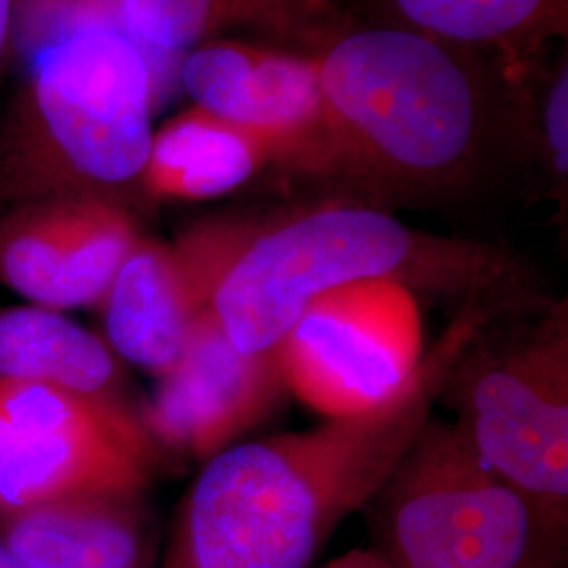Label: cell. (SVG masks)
<instances>
[{
	"instance_id": "obj_1",
	"label": "cell",
	"mask_w": 568,
	"mask_h": 568,
	"mask_svg": "<svg viewBox=\"0 0 568 568\" xmlns=\"http://www.w3.org/2000/svg\"><path fill=\"white\" fill-rule=\"evenodd\" d=\"M499 314L462 305L386 403L209 459L175 511L161 568L312 567L333 530L384 488L455 366Z\"/></svg>"
},
{
	"instance_id": "obj_2",
	"label": "cell",
	"mask_w": 568,
	"mask_h": 568,
	"mask_svg": "<svg viewBox=\"0 0 568 568\" xmlns=\"http://www.w3.org/2000/svg\"><path fill=\"white\" fill-rule=\"evenodd\" d=\"M175 244L243 354L276 352L314 297L363 281L508 314L530 305L508 253L427 234L373 204L328 201L267 224L204 222Z\"/></svg>"
},
{
	"instance_id": "obj_3",
	"label": "cell",
	"mask_w": 568,
	"mask_h": 568,
	"mask_svg": "<svg viewBox=\"0 0 568 568\" xmlns=\"http://www.w3.org/2000/svg\"><path fill=\"white\" fill-rule=\"evenodd\" d=\"M314 58L323 119L291 173L387 211L476 180L493 133L476 53L379 21L345 23Z\"/></svg>"
},
{
	"instance_id": "obj_4",
	"label": "cell",
	"mask_w": 568,
	"mask_h": 568,
	"mask_svg": "<svg viewBox=\"0 0 568 568\" xmlns=\"http://www.w3.org/2000/svg\"><path fill=\"white\" fill-rule=\"evenodd\" d=\"M140 42L87 21L42 44L0 121V213L55 196L138 209L152 145Z\"/></svg>"
},
{
	"instance_id": "obj_5",
	"label": "cell",
	"mask_w": 568,
	"mask_h": 568,
	"mask_svg": "<svg viewBox=\"0 0 568 568\" xmlns=\"http://www.w3.org/2000/svg\"><path fill=\"white\" fill-rule=\"evenodd\" d=\"M366 508L392 568L565 565L567 535L476 455L457 424L429 419Z\"/></svg>"
},
{
	"instance_id": "obj_6",
	"label": "cell",
	"mask_w": 568,
	"mask_h": 568,
	"mask_svg": "<svg viewBox=\"0 0 568 568\" xmlns=\"http://www.w3.org/2000/svg\"><path fill=\"white\" fill-rule=\"evenodd\" d=\"M447 389L467 443L549 527L568 530V307H548L509 335L493 323L455 366Z\"/></svg>"
},
{
	"instance_id": "obj_7",
	"label": "cell",
	"mask_w": 568,
	"mask_h": 568,
	"mask_svg": "<svg viewBox=\"0 0 568 568\" xmlns=\"http://www.w3.org/2000/svg\"><path fill=\"white\" fill-rule=\"evenodd\" d=\"M424 354L415 293L394 281L345 284L314 297L278 347L286 389L326 419L386 403Z\"/></svg>"
},
{
	"instance_id": "obj_8",
	"label": "cell",
	"mask_w": 568,
	"mask_h": 568,
	"mask_svg": "<svg viewBox=\"0 0 568 568\" xmlns=\"http://www.w3.org/2000/svg\"><path fill=\"white\" fill-rule=\"evenodd\" d=\"M284 389L278 349L243 354L204 307L182 356L142 406V424L154 448L206 464L267 417Z\"/></svg>"
},
{
	"instance_id": "obj_9",
	"label": "cell",
	"mask_w": 568,
	"mask_h": 568,
	"mask_svg": "<svg viewBox=\"0 0 568 568\" xmlns=\"http://www.w3.org/2000/svg\"><path fill=\"white\" fill-rule=\"evenodd\" d=\"M142 236L138 213L95 196H55L0 213V284L28 304L98 307Z\"/></svg>"
},
{
	"instance_id": "obj_10",
	"label": "cell",
	"mask_w": 568,
	"mask_h": 568,
	"mask_svg": "<svg viewBox=\"0 0 568 568\" xmlns=\"http://www.w3.org/2000/svg\"><path fill=\"white\" fill-rule=\"evenodd\" d=\"M180 79L196 108L262 140L286 171L318 133L323 98L314 55L215 39L185 53Z\"/></svg>"
},
{
	"instance_id": "obj_11",
	"label": "cell",
	"mask_w": 568,
	"mask_h": 568,
	"mask_svg": "<svg viewBox=\"0 0 568 568\" xmlns=\"http://www.w3.org/2000/svg\"><path fill=\"white\" fill-rule=\"evenodd\" d=\"M0 539L32 568H154L159 528L143 490L77 493L0 514Z\"/></svg>"
},
{
	"instance_id": "obj_12",
	"label": "cell",
	"mask_w": 568,
	"mask_h": 568,
	"mask_svg": "<svg viewBox=\"0 0 568 568\" xmlns=\"http://www.w3.org/2000/svg\"><path fill=\"white\" fill-rule=\"evenodd\" d=\"M105 342L114 354L163 377L206 304L203 286L175 243L140 236L119 265L102 302Z\"/></svg>"
},
{
	"instance_id": "obj_13",
	"label": "cell",
	"mask_w": 568,
	"mask_h": 568,
	"mask_svg": "<svg viewBox=\"0 0 568 568\" xmlns=\"http://www.w3.org/2000/svg\"><path fill=\"white\" fill-rule=\"evenodd\" d=\"M129 37L182 53L246 30L270 47L316 55L345 26L335 0H112Z\"/></svg>"
},
{
	"instance_id": "obj_14",
	"label": "cell",
	"mask_w": 568,
	"mask_h": 568,
	"mask_svg": "<svg viewBox=\"0 0 568 568\" xmlns=\"http://www.w3.org/2000/svg\"><path fill=\"white\" fill-rule=\"evenodd\" d=\"M0 377L37 382L142 419L102 335L42 305L0 307Z\"/></svg>"
},
{
	"instance_id": "obj_15",
	"label": "cell",
	"mask_w": 568,
	"mask_h": 568,
	"mask_svg": "<svg viewBox=\"0 0 568 568\" xmlns=\"http://www.w3.org/2000/svg\"><path fill=\"white\" fill-rule=\"evenodd\" d=\"M150 466L110 438L0 429V514L89 490H145Z\"/></svg>"
},
{
	"instance_id": "obj_16",
	"label": "cell",
	"mask_w": 568,
	"mask_h": 568,
	"mask_svg": "<svg viewBox=\"0 0 568 568\" xmlns=\"http://www.w3.org/2000/svg\"><path fill=\"white\" fill-rule=\"evenodd\" d=\"M267 163L274 156L262 140L192 105L154 129L143 196L148 203L220 199Z\"/></svg>"
},
{
	"instance_id": "obj_17",
	"label": "cell",
	"mask_w": 568,
	"mask_h": 568,
	"mask_svg": "<svg viewBox=\"0 0 568 568\" xmlns=\"http://www.w3.org/2000/svg\"><path fill=\"white\" fill-rule=\"evenodd\" d=\"M382 23L408 28L471 53L495 55L504 74L537 60L567 30V0H375Z\"/></svg>"
},
{
	"instance_id": "obj_18",
	"label": "cell",
	"mask_w": 568,
	"mask_h": 568,
	"mask_svg": "<svg viewBox=\"0 0 568 568\" xmlns=\"http://www.w3.org/2000/svg\"><path fill=\"white\" fill-rule=\"evenodd\" d=\"M0 429L98 436L138 448L150 459L156 455L142 419L26 379L0 377Z\"/></svg>"
},
{
	"instance_id": "obj_19",
	"label": "cell",
	"mask_w": 568,
	"mask_h": 568,
	"mask_svg": "<svg viewBox=\"0 0 568 568\" xmlns=\"http://www.w3.org/2000/svg\"><path fill=\"white\" fill-rule=\"evenodd\" d=\"M535 63L508 72L506 82L516 87L527 150L558 196L560 190L567 192L568 182V63L562 55L546 74Z\"/></svg>"
},
{
	"instance_id": "obj_20",
	"label": "cell",
	"mask_w": 568,
	"mask_h": 568,
	"mask_svg": "<svg viewBox=\"0 0 568 568\" xmlns=\"http://www.w3.org/2000/svg\"><path fill=\"white\" fill-rule=\"evenodd\" d=\"M325 568H392L377 549H352L335 558Z\"/></svg>"
},
{
	"instance_id": "obj_21",
	"label": "cell",
	"mask_w": 568,
	"mask_h": 568,
	"mask_svg": "<svg viewBox=\"0 0 568 568\" xmlns=\"http://www.w3.org/2000/svg\"><path fill=\"white\" fill-rule=\"evenodd\" d=\"M18 9H20V0H0V70L9 53L13 28L18 21Z\"/></svg>"
},
{
	"instance_id": "obj_22",
	"label": "cell",
	"mask_w": 568,
	"mask_h": 568,
	"mask_svg": "<svg viewBox=\"0 0 568 568\" xmlns=\"http://www.w3.org/2000/svg\"><path fill=\"white\" fill-rule=\"evenodd\" d=\"M42 2L68 13H95L108 7H114L112 0H42Z\"/></svg>"
},
{
	"instance_id": "obj_23",
	"label": "cell",
	"mask_w": 568,
	"mask_h": 568,
	"mask_svg": "<svg viewBox=\"0 0 568 568\" xmlns=\"http://www.w3.org/2000/svg\"><path fill=\"white\" fill-rule=\"evenodd\" d=\"M0 568H32L0 539Z\"/></svg>"
}]
</instances>
